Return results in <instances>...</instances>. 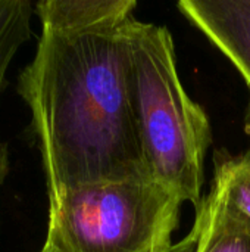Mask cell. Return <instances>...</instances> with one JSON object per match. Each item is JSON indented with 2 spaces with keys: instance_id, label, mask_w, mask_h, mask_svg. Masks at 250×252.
Segmentation results:
<instances>
[{
  "instance_id": "obj_1",
  "label": "cell",
  "mask_w": 250,
  "mask_h": 252,
  "mask_svg": "<svg viewBox=\"0 0 250 252\" xmlns=\"http://www.w3.org/2000/svg\"><path fill=\"white\" fill-rule=\"evenodd\" d=\"M131 19L84 31L41 28L34 59L18 77L49 196L152 179L130 97Z\"/></svg>"
},
{
  "instance_id": "obj_2",
  "label": "cell",
  "mask_w": 250,
  "mask_h": 252,
  "mask_svg": "<svg viewBox=\"0 0 250 252\" xmlns=\"http://www.w3.org/2000/svg\"><path fill=\"white\" fill-rule=\"evenodd\" d=\"M128 86L150 177L197 208L212 128L181 84L168 28L131 19Z\"/></svg>"
},
{
  "instance_id": "obj_3",
  "label": "cell",
  "mask_w": 250,
  "mask_h": 252,
  "mask_svg": "<svg viewBox=\"0 0 250 252\" xmlns=\"http://www.w3.org/2000/svg\"><path fill=\"white\" fill-rule=\"evenodd\" d=\"M181 204L155 179L68 189L49 196L46 245L57 252H169Z\"/></svg>"
},
{
  "instance_id": "obj_4",
  "label": "cell",
  "mask_w": 250,
  "mask_h": 252,
  "mask_svg": "<svg viewBox=\"0 0 250 252\" xmlns=\"http://www.w3.org/2000/svg\"><path fill=\"white\" fill-rule=\"evenodd\" d=\"M177 6L236 65L250 89V0H180Z\"/></svg>"
},
{
  "instance_id": "obj_5",
  "label": "cell",
  "mask_w": 250,
  "mask_h": 252,
  "mask_svg": "<svg viewBox=\"0 0 250 252\" xmlns=\"http://www.w3.org/2000/svg\"><path fill=\"white\" fill-rule=\"evenodd\" d=\"M136 0H44L34 4L41 28L84 31L133 18Z\"/></svg>"
},
{
  "instance_id": "obj_6",
  "label": "cell",
  "mask_w": 250,
  "mask_h": 252,
  "mask_svg": "<svg viewBox=\"0 0 250 252\" xmlns=\"http://www.w3.org/2000/svg\"><path fill=\"white\" fill-rule=\"evenodd\" d=\"M196 252H250V220L230 208L212 189L196 208Z\"/></svg>"
},
{
  "instance_id": "obj_7",
  "label": "cell",
  "mask_w": 250,
  "mask_h": 252,
  "mask_svg": "<svg viewBox=\"0 0 250 252\" xmlns=\"http://www.w3.org/2000/svg\"><path fill=\"white\" fill-rule=\"evenodd\" d=\"M34 4L28 0H0V93L18 50L31 38ZM9 174V148L0 140V186Z\"/></svg>"
},
{
  "instance_id": "obj_8",
  "label": "cell",
  "mask_w": 250,
  "mask_h": 252,
  "mask_svg": "<svg viewBox=\"0 0 250 252\" xmlns=\"http://www.w3.org/2000/svg\"><path fill=\"white\" fill-rule=\"evenodd\" d=\"M212 190L233 210L250 220V149L233 155L220 149L214 155Z\"/></svg>"
},
{
  "instance_id": "obj_9",
  "label": "cell",
  "mask_w": 250,
  "mask_h": 252,
  "mask_svg": "<svg viewBox=\"0 0 250 252\" xmlns=\"http://www.w3.org/2000/svg\"><path fill=\"white\" fill-rule=\"evenodd\" d=\"M197 239H199L197 232L194 229H192V232L187 236H184L178 244H175L169 252H196Z\"/></svg>"
},
{
  "instance_id": "obj_10",
  "label": "cell",
  "mask_w": 250,
  "mask_h": 252,
  "mask_svg": "<svg viewBox=\"0 0 250 252\" xmlns=\"http://www.w3.org/2000/svg\"><path fill=\"white\" fill-rule=\"evenodd\" d=\"M245 130H246V134L249 136L250 140V100L248 105V111H246V118H245Z\"/></svg>"
},
{
  "instance_id": "obj_11",
  "label": "cell",
  "mask_w": 250,
  "mask_h": 252,
  "mask_svg": "<svg viewBox=\"0 0 250 252\" xmlns=\"http://www.w3.org/2000/svg\"><path fill=\"white\" fill-rule=\"evenodd\" d=\"M40 252H57V251H55L53 248H50L49 245H46V244H44V247H43V250H41V251H40Z\"/></svg>"
}]
</instances>
